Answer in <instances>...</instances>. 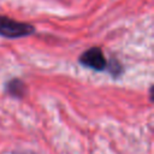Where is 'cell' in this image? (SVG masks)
Returning a JSON list of instances; mask_svg holds the SVG:
<instances>
[{"mask_svg":"<svg viewBox=\"0 0 154 154\" xmlns=\"http://www.w3.org/2000/svg\"><path fill=\"white\" fill-rule=\"evenodd\" d=\"M109 71L112 72L113 76H118V75L123 71V69H122V66L118 64L117 60H112V61H111V66H109Z\"/></svg>","mask_w":154,"mask_h":154,"instance_id":"4","label":"cell"},{"mask_svg":"<svg viewBox=\"0 0 154 154\" xmlns=\"http://www.w3.org/2000/svg\"><path fill=\"white\" fill-rule=\"evenodd\" d=\"M79 63L89 69L96 71H103L107 69V61L99 47H91L79 57Z\"/></svg>","mask_w":154,"mask_h":154,"instance_id":"2","label":"cell"},{"mask_svg":"<svg viewBox=\"0 0 154 154\" xmlns=\"http://www.w3.org/2000/svg\"><path fill=\"white\" fill-rule=\"evenodd\" d=\"M6 91L12 97L20 99L26 94V85L23 81L18 78H13L6 83Z\"/></svg>","mask_w":154,"mask_h":154,"instance_id":"3","label":"cell"},{"mask_svg":"<svg viewBox=\"0 0 154 154\" xmlns=\"http://www.w3.org/2000/svg\"><path fill=\"white\" fill-rule=\"evenodd\" d=\"M35 31V28L28 23H22L0 16V35L7 38H18L29 36Z\"/></svg>","mask_w":154,"mask_h":154,"instance_id":"1","label":"cell"}]
</instances>
